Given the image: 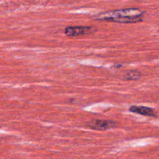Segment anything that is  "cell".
I'll use <instances>...</instances> for the list:
<instances>
[{"label": "cell", "instance_id": "obj_1", "mask_svg": "<svg viewBox=\"0 0 159 159\" xmlns=\"http://www.w3.org/2000/svg\"><path fill=\"white\" fill-rule=\"evenodd\" d=\"M144 13V11L138 8H130L101 12L96 15L94 19L120 23H136L142 21Z\"/></svg>", "mask_w": 159, "mask_h": 159}, {"label": "cell", "instance_id": "obj_2", "mask_svg": "<svg viewBox=\"0 0 159 159\" xmlns=\"http://www.w3.org/2000/svg\"><path fill=\"white\" fill-rule=\"evenodd\" d=\"M96 29L92 26H68L65 29V34L68 37H79L96 32Z\"/></svg>", "mask_w": 159, "mask_h": 159}, {"label": "cell", "instance_id": "obj_3", "mask_svg": "<svg viewBox=\"0 0 159 159\" xmlns=\"http://www.w3.org/2000/svg\"><path fill=\"white\" fill-rule=\"evenodd\" d=\"M117 123L112 120H96L87 124V126L93 130H107L113 129L116 127Z\"/></svg>", "mask_w": 159, "mask_h": 159}, {"label": "cell", "instance_id": "obj_4", "mask_svg": "<svg viewBox=\"0 0 159 159\" xmlns=\"http://www.w3.org/2000/svg\"><path fill=\"white\" fill-rule=\"evenodd\" d=\"M130 112L142 115L145 116H150V117H157V114L155 110L152 108L143 106H132L129 109Z\"/></svg>", "mask_w": 159, "mask_h": 159}, {"label": "cell", "instance_id": "obj_5", "mask_svg": "<svg viewBox=\"0 0 159 159\" xmlns=\"http://www.w3.org/2000/svg\"><path fill=\"white\" fill-rule=\"evenodd\" d=\"M141 77V73L138 70H130L126 72L124 75V79L125 80H138Z\"/></svg>", "mask_w": 159, "mask_h": 159}]
</instances>
